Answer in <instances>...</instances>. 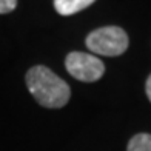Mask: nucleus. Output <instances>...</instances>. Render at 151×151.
I'll list each match as a JSON object with an SVG mask.
<instances>
[{"label": "nucleus", "mask_w": 151, "mask_h": 151, "mask_svg": "<svg viewBox=\"0 0 151 151\" xmlns=\"http://www.w3.org/2000/svg\"><path fill=\"white\" fill-rule=\"evenodd\" d=\"M25 80L31 96L40 106L54 109L62 108L71 97L70 85L43 65L29 68Z\"/></svg>", "instance_id": "nucleus-1"}, {"label": "nucleus", "mask_w": 151, "mask_h": 151, "mask_svg": "<svg viewBox=\"0 0 151 151\" xmlns=\"http://www.w3.org/2000/svg\"><path fill=\"white\" fill-rule=\"evenodd\" d=\"M86 48L94 54L106 57L122 56L128 50V34L120 26H104L86 36Z\"/></svg>", "instance_id": "nucleus-2"}, {"label": "nucleus", "mask_w": 151, "mask_h": 151, "mask_svg": "<svg viewBox=\"0 0 151 151\" xmlns=\"http://www.w3.org/2000/svg\"><path fill=\"white\" fill-rule=\"evenodd\" d=\"M65 68L74 79L80 82H96L105 74V65L97 56L90 52L73 51L65 59Z\"/></svg>", "instance_id": "nucleus-3"}, {"label": "nucleus", "mask_w": 151, "mask_h": 151, "mask_svg": "<svg viewBox=\"0 0 151 151\" xmlns=\"http://www.w3.org/2000/svg\"><path fill=\"white\" fill-rule=\"evenodd\" d=\"M96 0H54V9L60 16H74L91 6Z\"/></svg>", "instance_id": "nucleus-4"}, {"label": "nucleus", "mask_w": 151, "mask_h": 151, "mask_svg": "<svg viewBox=\"0 0 151 151\" xmlns=\"http://www.w3.org/2000/svg\"><path fill=\"white\" fill-rule=\"evenodd\" d=\"M127 151H151V134L139 133L128 142Z\"/></svg>", "instance_id": "nucleus-5"}, {"label": "nucleus", "mask_w": 151, "mask_h": 151, "mask_svg": "<svg viewBox=\"0 0 151 151\" xmlns=\"http://www.w3.org/2000/svg\"><path fill=\"white\" fill-rule=\"evenodd\" d=\"M17 6V0H0V14H8L14 11Z\"/></svg>", "instance_id": "nucleus-6"}, {"label": "nucleus", "mask_w": 151, "mask_h": 151, "mask_svg": "<svg viewBox=\"0 0 151 151\" xmlns=\"http://www.w3.org/2000/svg\"><path fill=\"white\" fill-rule=\"evenodd\" d=\"M145 93H147L148 100L151 102V74L148 76V79H147V83H145Z\"/></svg>", "instance_id": "nucleus-7"}]
</instances>
